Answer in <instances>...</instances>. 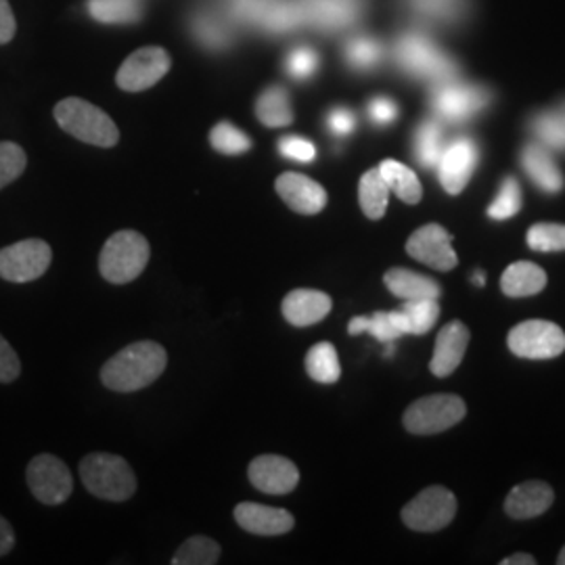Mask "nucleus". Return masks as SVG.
Here are the masks:
<instances>
[{
    "label": "nucleus",
    "mask_w": 565,
    "mask_h": 565,
    "mask_svg": "<svg viewBox=\"0 0 565 565\" xmlns=\"http://www.w3.org/2000/svg\"><path fill=\"white\" fill-rule=\"evenodd\" d=\"M27 155L18 142H0V188L11 185L25 172Z\"/></svg>",
    "instance_id": "nucleus-35"
},
{
    "label": "nucleus",
    "mask_w": 565,
    "mask_h": 565,
    "mask_svg": "<svg viewBox=\"0 0 565 565\" xmlns=\"http://www.w3.org/2000/svg\"><path fill=\"white\" fill-rule=\"evenodd\" d=\"M25 480L32 495L48 507L66 503L73 491L70 468L55 454L34 457L25 470Z\"/></svg>",
    "instance_id": "nucleus-8"
},
{
    "label": "nucleus",
    "mask_w": 565,
    "mask_h": 565,
    "mask_svg": "<svg viewBox=\"0 0 565 565\" xmlns=\"http://www.w3.org/2000/svg\"><path fill=\"white\" fill-rule=\"evenodd\" d=\"M367 333H371L376 339L388 344L402 337L401 330L396 327L390 312H376L373 316H367Z\"/></svg>",
    "instance_id": "nucleus-40"
},
{
    "label": "nucleus",
    "mask_w": 565,
    "mask_h": 565,
    "mask_svg": "<svg viewBox=\"0 0 565 565\" xmlns=\"http://www.w3.org/2000/svg\"><path fill=\"white\" fill-rule=\"evenodd\" d=\"M537 560L532 555H526V553H516L507 560H503V565H534Z\"/></svg>",
    "instance_id": "nucleus-47"
},
{
    "label": "nucleus",
    "mask_w": 565,
    "mask_h": 565,
    "mask_svg": "<svg viewBox=\"0 0 565 565\" xmlns=\"http://www.w3.org/2000/svg\"><path fill=\"white\" fill-rule=\"evenodd\" d=\"M220 560V544L210 537H191L172 557L174 565H214Z\"/></svg>",
    "instance_id": "nucleus-30"
},
{
    "label": "nucleus",
    "mask_w": 565,
    "mask_h": 565,
    "mask_svg": "<svg viewBox=\"0 0 565 565\" xmlns=\"http://www.w3.org/2000/svg\"><path fill=\"white\" fill-rule=\"evenodd\" d=\"M256 116L268 128H282L293 122L289 94L282 87H268L256 101Z\"/></svg>",
    "instance_id": "nucleus-26"
},
{
    "label": "nucleus",
    "mask_w": 565,
    "mask_h": 565,
    "mask_svg": "<svg viewBox=\"0 0 565 565\" xmlns=\"http://www.w3.org/2000/svg\"><path fill=\"white\" fill-rule=\"evenodd\" d=\"M379 172H381L388 188L392 193H396V197L401 201L408 204V206H415V204L422 201L424 188H422L417 174L408 165L394 162V160H385L379 165Z\"/></svg>",
    "instance_id": "nucleus-25"
},
{
    "label": "nucleus",
    "mask_w": 565,
    "mask_h": 565,
    "mask_svg": "<svg viewBox=\"0 0 565 565\" xmlns=\"http://www.w3.org/2000/svg\"><path fill=\"white\" fill-rule=\"evenodd\" d=\"M369 114L376 124H390L394 122L399 116V107L394 101L390 99H376L371 105H369Z\"/></svg>",
    "instance_id": "nucleus-43"
},
{
    "label": "nucleus",
    "mask_w": 565,
    "mask_h": 565,
    "mask_svg": "<svg viewBox=\"0 0 565 565\" xmlns=\"http://www.w3.org/2000/svg\"><path fill=\"white\" fill-rule=\"evenodd\" d=\"M53 114L57 124L78 141L103 149L118 145L119 130L116 122L84 99L68 96L55 105Z\"/></svg>",
    "instance_id": "nucleus-2"
},
{
    "label": "nucleus",
    "mask_w": 565,
    "mask_h": 565,
    "mask_svg": "<svg viewBox=\"0 0 565 565\" xmlns=\"http://www.w3.org/2000/svg\"><path fill=\"white\" fill-rule=\"evenodd\" d=\"M151 256L149 241L137 231H118L109 237L99 256V270L105 281L126 285L141 277Z\"/></svg>",
    "instance_id": "nucleus-4"
},
{
    "label": "nucleus",
    "mask_w": 565,
    "mask_h": 565,
    "mask_svg": "<svg viewBox=\"0 0 565 565\" xmlns=\"http://www.w3.org/2000/svg\"><path fill=\"white\" fill-rule=\"evenodd\" d=\"M491 103V93L482 87L473 84H459V82H438L436 91L431 94V105L436 114L447 122H465L480 114Z\"/></svg>",
    "instance_id": "nucleus-12"
},
{
    "label": "nucleus",
    "mask_w": 565,
    "mask_h": 565,
    "mask_svg": "<svg viewBox=\"0 0 565 565\" xmlns=\"http://www.w3.org/2000/svg\"><path fill=\"white\" fill-rule=\"evenodd\" d=\"M532 132L541 139L549 149L565 151V119L557 112H542L532 119Z\"/></svg>",
    "instance_id": "nucleus-32"
},
{
    "label": "nucleus",
    "mask_w": 565,
    "mask_h": 565,
    "mask_svg": "<svg viewBox=\"0 0 565 565\" xmlns=\"http://www.w3.org/2000/svg\"><path fill=\"white\" fill-rule=\"evenodd\" d=\"M385 287L402 300H438L442 296L440 282L424 277L419 273H413L408 268H390L383 277Z\"/></svg>",
    "instance_id": "nucleus-22"
},
{
    "label": "nucleus",
    "mask_w": 565,
    "mask_h": 565,
    "mask_svg": "<svg viewBox=\"0 0 565 565\" xmlns=\"http://www.w3.org/2000/svg\"><path fill=\"white\" fill-rule=\"evenodd\" d=\"M519 210H521V188L514 176H507L495 201L488 206V216L493 220H507V218H514Z\"/></svg>",
    "instance_id": "nucleus-36"
},
{
    "label": "nucleus",
    "mask_w": 565,
    "mask_h": 565,
    "mask_svg": "<svg viewBox=\"0 0 565 565\" xmlns=\"http://www.w3.org/2000/svg\"><path fill=\"white\" fill-rule=\"evenodd\" d=\"M399 61L413 76L447 82L457 76V64L422 34H408L399 43Z\"/></svg>",
    "instance_id": "nucleus-6"
},
{
    "label": "nucleus",
    "mask_w": 565,
    "mask_h": 565,
    "mask_svg": "<svg viewBox=\"0 0 565 565\" xmlns=\"http://www.w3.org/2000/svg\"><path fill=\"white\" fill-rule=\"evenodd\" d=\"M553 505V488L544 482H526L516 486L507 500L505 511L514 519H532L542 516Z\"/></svg>",
    "instance_id": "nucleus-20"
},
{
    "label": "nucleus",
    "mask_w": 565,
    "mask_h": 565,
    "mask_svg": "<svg viewBox=\"0 0 565 565\" xmlns=\"http://www.w3.org/2000/svg\"><path fill=\"white\" fill-rule=\"evenodd\" d=\"M247 475L254 488L266 495H287L300 482L298 468L279 454H260L250 463Z\"/></svg>",
    "instance_id": "nucleus-15"
},
{
    "label": "nucleus",
    "mask_w": 565,
    "mask_h": 565,
    "mask_svg": "<svg viewBox=\"0 0 565 565\" xmlns=\"http://www.w3.org/2000/svg\"><path fill=\"white\" fill-rule=\"evenodd\" d=\"M168 354L158 342H135L114 354L101 369V381L114 392H137L151 385L165 371Z\"/></svg>",
    "instance_id": "nucleus-1"
},
{
    "label": "nucleus",
    "mask_w": 565,
    "mask_h": 565,
    "mask_svg": "<svg viewBox=\"0 0 565 565\" xmlns=\"http://www.w3.org/2000/svg\"><path fill=\"white\" fill-rule=\"evenodd\" d=\"M307 373L319 383H335L342 377V365L333 344L321 342L308 350Z\"/></svg>",
    "instance_id": "nucleus-29"
},
{
    "label": "nucleus",
    "mask_w": 565,
    "mask_h": 565,
    "mask_svg": "<svg viewBox=\"0 0 565 565\" xmlns=\"http://www.w3.org/2000/svg\"><path fill=\"white\" fill-rule=\"evenodd\" d=\"M468 346H470V330L461 321L448 323L447 327L438 333V339H436V350L429 362L431 373L436 377L452 376L461 365Z\"/></svg>",
    "instance_id": "nucleus-19"
},
{
    "label": "nucleus",
    "mask_w": 565,
    "mask_h": 565,
    "mask_svg": "<svg viewBox=\"0 0 565 565\" xmlns=\"http://www.w3.org/2000/svg\"><path fill=\"white\" fill-rule=\"evenodd\" d=\"M473 282H475V285H480V287H482V285H484V282H486V277H484V273H480V270H477V273H475V275H473Z\"/></svg>",
    "instance_id": "nucleus-48"
},
{
    "label": "nucleus",
    "mask_w": 565,
    "mask_h": 565,
    "mask_svg": "<svg viewBox=\"0 0 565 565\" xmlns=\"http://www.w3.org/2000/svg\"><path fill=\"white\" fill-rule=\"evenodd\" d=\"M235 521L250 534L258 537H279L293 530V516L279 507H268L260 503H239L235 507Z\"/></svg>",
    "instance_id": "nucleus-17"
},
{
    "label": "nucleus",
    "mask_w": 565,
    "mask_h": 565,
    "mask_svg": "<svg viewBox=\"0 0 565 565\" xmlns=\"http://www.w3.org/2000/svg\"><path fill=\"white\" fill-rule=\"evenodd\" d=\"M89 7L99 22L124 24L135 22L139 15V4L135 0H91Z\"/></svg>",
    "instance_id": "nucleus-33"
},
{
    "label": "nucleus",
    "mask_w": 565,
    "mask_h": 565,
    "mask_svg": "<svg viewBox=\"0 0 565 565\" xmlns=\"http://www.w3.org/2000/svg\"><path fill=\"white\" fill-rule=\"evenodd\" d=\"M388 199H390V188L385 185L379 168H373L362 174L360 185H358V201L367 218L379 220L388 210Z\"/></svg>",
    "instance_id": "nucleus-27"
},
{
    "label": "nucleus",
    "mask_w": 565,
    "mask_h": 565,
    "mask_svg": "<svg viewBox=\"0 0 565 565\" xmlns=\"http://www.w3.org/2000/svg\"><path fill=\"white\" fill-rule=\"evenodd\" d=\"M22 376V360L13 346L0 335V383H11Z\"/></svg>",
    "instance_id": "nucleus-41"
},
{
    "label": "nucleus",
    "mask_w": 565,
    "mask_h": 565,
    "mask_svg": "<svg viewBox=\"0 0 565 565\" xmlns=\"http://www.w3.org/2000/svg\"><path fill=\"white\" fill-rule=\"evenodd\" d=\"M15 30H18V24H15V15L11 11L9 0H0V45L11 43L15 36Z\"/></svg>",
    "instance_id": "nucleus-44"
},
{
    "label": "nucleus",
    "mask_w": 565,
    "mask_h": 565,
    "mask_svg": "<svg viewBox=\"0 0 565 565\" xmlns=\"http://www.w3.org/2000/svg\"><path fill=\"white\" fill-rule=\"evenodd\" d=\"M330 296L316 289H293L285 296L281 310L287 323L293 327H310L321 323L331 312Z\"/></svg>",
    "instance_id": "nucleus-18"
},
{
    "label": "nucleus",
    "mask_w": 565,
    "mask_h": 565,
    "mask_svg": "<svg viewBox=\"0 0 565 565\" xmlns=\"http://www.w3.org/2000/svg\"><path fill=\"white\" fill-rule=\"evenodd\" d=\"M319 68V57L312 48H298L291 53L289 57V73L293 78H310L314 71Z\"/></svg>",
    "instance_id": "nucleus-42"
},
{
    "label": "nucleus",
    "mask_w": 565,
    "mask_h": 565,
    "mask_svg": "<svg viewBox=\"0 0 565 565\" xmlns=\"http://www.w3.org/2000/svg\"><path fill=\"white\" fill-rule=\"evenodd\" d=\"M354 124H356V119H354L353 112H348V109H344V107L333 109L330 114L331 132H335V135H339V137L350 135L354 130Z\"/></svg>",
    "instance_id": "nucleus-45"
},
{
    "label": "nucleus",
    "mask_w": 565,
    "mask_h": 565,
    "mask_svg": "<svg viewBox=\"0 0 565 565\" xmlns=\"http://www.w3.org/2000/svg\"><path fill=\"white\" fill-rule=\"evenodd\" d=\"M53 262V250L43 239H24L0 250V279L30 282L41 279Z\"/></svg>",
    "instance_id": "nucleus-7"
},
{
    "label": "nucleus",
    "mask_w": 565,
    "mask_h": 565,
    "mask_svg": "<svg viewBox=\"0 0 565 565\" xmlns=\"http://www.w3.org/2000/svg\"><path fill=\"white\" fill-rule=\"evenodd\" d=\"M381 48L371 38H356L348 47V59L356 68H371L379 61Z\"/></svg>",
    "instance_id": "nucleus-38"
},
{
    "label": "nucleus",
    "mask_w": 565,
    "mask_h": 565,
    "mask_svg": "<svg viewBox=\"0 0 565 565\" xmlns=\"http://www.w3.org/2000/svg\"><path fill=\"white\" fill-rule=\"evenodd\" d=\"M13 546H15V532L11 523L0 516V557L11 553Z\"/></svg>",
    "instance_id": "nucleus-46"
},
{
    "label": "nucleus",
    "mask_w": 565,
    "mask_h": 565,
    "mask_svg": "<svg viewBox=\"0 0 565 565\" xmlns=\"http://www.w3.org/2000/svg\"><path fill=\"white\" fill-rule=\"evenodd\" d=\"M172 59L162 47H142L135 50L119 66L116 84L126 93H141L158 84L170 71Z\"/></svg>",
    "instance_id": "nucleus-11"
},
{
    "label": "nucleus",
    "mask_w": 565,
    "mask_h": 565,
    "mask_svg": "<svg viewBox=\"0 0 565 565\" xmlns=\"http://www.w3.org/2000/svg\"><path fill=\"white\" fill-rule=\"evenodd\" d=\"M557 564L565 565V546L562 549V553H560V557H557Z\"/></svg>",
    "instance_id": "nucleus-49"
},
{
    "label": "nucleus",
    "mask_w": 565,
    "mask_h": 565,
    "mask_svg": "<svg viewBox=\"0 0 565 565\" xmlns=\"http://www.w3.org/2000/svg\"><path fill=\"white\" fill-rule=\"evenodd\" d=\"M450 243H452V237L447 229L431 222L408 237L406 254L434 270H452L459 258Z\"/></svg>",
    "instance_id": "nucleus-13"
},
{
    "label": "nucleus",
    "mask_w": 565,
    "mask_h": 565,
    "mask_svg": "<svg viewBox=\"0 0 565 565\" xmlns=\"http://www.w3.org/2000/svg\"><path fill=\"white\" fill-rule=\"evenodd\" d=\"M279 151L287 160H296L302 164H310L316 158V147L302 137H282Z\"/></svg>",
    "instance_id": "nucleus-39"
},
{
    "label": "nucleus",
    "mask_w": 565,
    "mask_h": 565,
    "mask_svg": "<svg viewBox=\"0 0 565 565\" xmlns=\"http://www.w3.org/2000/svg\"><path fill=\"white\" fill-rule=\"evenodd\" d=\"M477 160H480V151L470 137H459L448 142L442 160L438 164V176L445 191L450 195H459L468 187Z\"/></svg>",
    "instance_id": "nucleus-14"
},
{
    "label": "nucleus",
    "mask_w": 565,
    "mask_h": 565,
    "mask_svg": "<svg viewBox=\"0 0 565 565\" xmlns=\"http://www.w3.org/2000/svg\"><path fill=\"white\" fill-rule=\"evenodd\" d=\"M560 114H562V116H564L565 119V103L564 105H562V107H560Z\"/></svg>",
    "instance_id": "nucleus-50"
},
{
    "label": "nucleus",
    "mask_w": 565,
    "mask_h": 565,
    "mask_svg": "<svg viewBox=\"0 0 565 565\" xmlns=\"http://www.w3.org/2000/svg\"><path fill=\"white\" fill-rule=\"evenodd\" d=\"M521 165L532 183L544 193H560L564 188V176L555 160L541 145H526L521 151Z\"/></svg>",
    "instance_id": "nucleus-21"
},
{
    "label": "nucleus",
    "mask_w": 565,
    "mask_h": 565,
    "mask_svg": "<svg viewBox=\"0 0 565 565\" xmlns=\"http://www.w3.org/2000/svg\"><path fill=\"white\" fill-rule=\"evenodd\" d=\"M275 188L293 212L314 216L323 212L327 206V191L300 172H285L277 178Z\"/></svg>",
    "instance_id": "nucleus-16"
},
{
    "label": "nucleus",
    "mask_w": 565,
    "mask_h": 565,
    "mask_svg": "<svg viewBox=\"0 0 565 565\" xmlns=\"http://www.w3.org/2000/svg\"><path fill=\"white\" fill-rule=\"evenodd\" d=\"M465 415H468V406L459 396L434 394L413 402L406 408L402 422L404 427L415 436H431L454 427L461 419H465Z\"/></svg>",
    "instance_id": "nucleus-5"
},
{
    "label": "nucleus",
    "mask_w": 565,
    "mask_h": 565,
    "mask_svg": "<svg viewBox=\"0 0 565 565\" xmlns=\"http://www.w3.org/2000/svg\"><path fill=\"white\" fill-rule=\"evenodd\" d=\"M80 480L91 495L103 500L122 503L137 493V475L132 468L109 452H93L80 463Z\"/></svg>",
    "instance_id": "nucleus-3"
},
{
    "label": "nucleus",
    "mask_w": 565,
    "mask_h": 565,
    "mask_svg": "<svg viewBox=\"0 0 565 565\" xmlns=\"http://www.w3.org/2000/svg\"><path fill=\"white\" fill-rule=\"evenodd\" d=\"M402 335H425L440 316L436 300H406L399 310L390 312Z\"/></svg>",
    "instance_id": "nucleus-23"
},
{
    "label": "nucleus",
    "mask_w": 565,
    "mask_h": 565,
    "mask_svg": "<svg viewBox=\"0 0 565 565\" xmlns=\"http://www.w3.org/2000/svg\"><path fill=\"white\" fill-rule=\"evenodd\" d=\"M454 516L457 498L442 486L425 488L402 509V521L417 532H438L447 528Z\"/></svg>",
    "instance_id": "nucleus-9"
},
{
    "label": "nucleus",
    "mask_w": 565,
    "mask_h": 565,
    "mask_svg": "<svg viewBox=\"0 0 565 565\" xmlns=\"http://www.w3.org/2000/svg\"><path fill=\"white\" fill-rule=\"evenodd\" d=\"M507 344L519 358L546 360L565 353V333L551 321H523L511 330Z\"/></svg>",
    "instance_id": "nucleus-10"
},
{
    "label": "nucleus",
    "mask_w": 565,
    "mask_h": 565,
    "mask_svg": "<svg viewBox=\"0 0 565 565\" xmlns=\"http://www.w3.org/2000/svg\"><path fill=\"white\" fill-rule=\"evenodd\" d=\"M528 245L534 252H565V224L539 222L528 231Z\"/></svg>",
    "instance_id": "nucleus-34"
},
{
    "label": "nucleus",
    "mask_w": 565,
    "mask_h": 565,
    "mask_svg": "<svg viewBox=\"0 0 565 565\" xmlns=\"http://www.w3.org/2000/svg\"><path fill=\"white\" fill-rule=\"evenodd\" d=\"M445 149H447V141H445L442 126L436 119L424 122L415 135V155L419 164L424 168L440 164Z\"/></svg>",
    "instance_id": "nucleus-28"
},
{
    "label": "nucleus",
    "mask_w": 565,
    "mask_h": 565,
    "mask_svg": "<svg viewBox=\"0 0 565 565\" xmlns=\"http://www.w3.org/2000/svg\"><path fill=\"white\" fill-rule=\"evenodd\" d=\"M546 285V273L532 262H516L511 264L500 279L503 293L509 298H528L541 293Z\"/></svg>",
    "instance_id": "nucleus-24"
},
{
    "label": "nucleus",
    "mask_w": 565,
    "mask_h": 565,
    "mask_svg": "<svg viewBox=\"0 0 565 565\" xmlns=\"http://www.w3.org/2000/svg\"><path fill=\"white\" fill-rule=\"evenodd\" d=\"M411 4L429 20L436 22H454L465 13V0H411Z\"/></svg>",
    "instance_id": "nucleus-37"
},
{
    "label": "nucleus",
    "mask_w": 565,
    "mask_h": 565,
    "mask_svg": "<svg viewBox=\"0 0 565 565\" xmlns=\"http://www.w3.org/2000/svg\"><path fill=\"white\" fill-rule=\"evenodd\" d=\"M210 142L218 153L224 155H241L252 149V139L231 122H218L210 132Z\"/></svg>",
    "instance_id": "nucleus-31"
}]
</instances>
